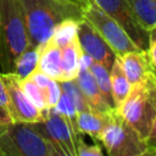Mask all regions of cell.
I'll return each mask as SVG.
<instances>
[{"instance_id":"f1b7e54d","label":"cell","mask_w":156,"mask_h":156,"mask_svg":"<svg viewBox=\"0 0 156 156\" xmlns=\"http://www.w3.org/2000/svg\"><path fill=\"white\" fill-rule=\"evenodd\" d=\"M9 126H10V124H9ZM6 128H7V126H2V124H0V134H1Z\"/></svg>"},{"instance_id":"f546056e","label":"cell","mask_w":156,"mask_h":156,"mask_svg":"<svg viewBox=\"0 0 156 156\" xmlns=\"http://www.w3.org/2000/svg\"><path fill=\"white\" fill-rule=\"evenodd\" d=\"M77 1H78V2L80 4V5H83V4H85V2L88 1V0H77Z\"/></svg>"},{"instance_id":"484cf974","label":"cell","mask_w":156,"mask_h":156,"mask_svg":"<svg viewBox=\"0 0 156 156\" xmlns=\"http://www.w3.org/2000/svg\"><path fill=\"white\" fill-rule=\"evenodd\" d=\"M145 140H146L147 147L156 149V117L154 118V121L151 123V127L149 129V133H147Z\"/></svg>"},{"instance_id":"277c9868","label":"cell","mask_w":156,"mask_h":156,"mask_svg":"<svg viewBox=\"0 0 156 156\" xmlns=\"http://www.w3.org/2000/svg\"><path fill=\"white\" fill-rule=\"evenodd\" d=\"M99 143L105 147L107 156H138L147 150L145 138L122 118L116 110L110 112Z\"/></svg>"},{"instance_id":"603a6c76","label":"cell","mask_w":156,"mask_h":156,"mask_svg":"<svg viewBox=\"0 0 156 156\" xmlns=\"http://www.w3.org/2000/svg\"><path fill=\"white\" fill-rule=\"evenodd\" d=\"M11 117L7 110V100H6V94L5 89L1 82V72H0V124L2 126H9L11 124Z\"/></svg>"},{"instance_id":"7402d4cb","label":"cell","mask_w":156,"mask_h":156,"mask_svg":"<svg viewBox=\"0 0 156 156\" xmlns=\"http://www.w3.org/2000/svg\"><path fill=\"white\" fill-rule=\"evenodd\" d=\"M44 91V99H45V110L55 107L57 104L60 96H61V85L58 80L55 79H49V82L41 87Z\"/></svg>"},{"instance_id":"5bb4252c","label":"cell","mask_w":156,"mask_h":156,"mask_svg":"<svg viewBox=\"0 0 156 156\" xmlns=\"http://www.w3.org/2000/svg\"><path fill=\"white\" fill-rule=\"evenodd\" d=\"M37 71L44 73L51 79H61V48L49 39L44 45L38 48Z\"/></svg>"},{"instance_id":"7a4b0ae2","label":"cell","mask_w":156,"mask_h":156,"mask_svg":"<svg viewBox=\"0 0 156 156\" xmlns=\"http://www.w3.org/2000/svg\"><path fill=\"white\" fill-rule=\"evenodd\" d=\"M29 46L18 0H0V72L13 71L16 60Z\"/></svg>"},{"instance_id":"9a60e30c","label":"cell","mask_w":156,"mask_h":156,"mask_svg":"<svg viewBox=\"0 0 156 156\" xmlns=\"http://www.w3.org/2000/svg\"><path fill=\"white\" fill-rule=\"evenodd\" d=\"M83 58V51L80 49L78 38L76 37L68 44L61 48V79L63 80H73L80 68Z\"/></svg>"},{"instance_id":"d6986e66","label":"cell","mask_w":156,"mask_h":156,"mask_svg":"<svg viewBox=\"0 0 156 156\" xmlns=\"http://www.w3.org/2000/svg\"><path fill=\"white\" fill-rule=\"evenodd\" d=\"M37 65H38V48L28 46L16 60L12 73H15L21 79L26 78L33 71L37 69Z\"/></svg>"},{"instance_id":"7c38bea8","label":"cell","mask_w":156,"mask_h":156,"mask_svg":"<svg viewBox=\"0 0 156 156\" xmlns=\"http://www.w3.org/2000/svg\"><path fill=\"white\" fill-rule=\"evenodd\" d=\"M121 67L132 85L140 82L150 71H155L144 50L129 51L119 56Z\"/></svg>"},{"instance_id":"83f0119b","label":"cell","mask_w":156,"mask_h":156,"mask_svg":"<svg viewBox=\"0 0 156 156\" xmlns=\"http://www.w3.org/2000/svg\"><path fill=\"white\" fill-rule=\"evenodd\" d=\"M138 156H156V149L147 147L146 151H144L143 154H140V155H138Z\"/></svg>"},{"instance_id":"ac0fdd59","label":"cell","mask_w":156,"mask_h":156,"mask_svg":"<svg viewBox=\"0 0 156 156\" xmlns=\"http://www.w3.org/2000/svg\"><path fill=\"white\" fill-rule=\"evenodd\" d=\"M88 68H89L90 73L93 74L105 102L107 104V106L110 108L115 110V105H113V100H112V93H111L110 69L106 68L105 66H102L101 63L93 61L90 58L88 60Z\"/></svg>"},{"instance_id":"3957f363","label":"cell","mask_w":156,"mask_h":156,"mask_svg":"<svg viewBox=\"0 0 156 156\" xmlns=\"http://www.w3.org/2000/svg\"><path fill=\"white\" fill-rule=\"evenodd\" d=\"M116 111L143 138H146L156 117V71H150L140 82L132 85Z\"/></svg>"},{"instance_id":"52a82bcc","label":"cell","mask_w":156,"mask_h":156,"mask_svg":"<svg viewBox=\"0 0 156 156\" xmlns=\"http://www.w3.org/2000/svg\"><path fill=\"white\" fill-rule=\"evenodd\" d=\"M82 6L83 18L87 20L102 39L113 50L116 56H122L129 51L140 50L129 38L126 30L108 15H106L93 0H88Z\"/></svg>"},{"instance_id":"cb8c5ba5","label":"cell","mask_w":156,"mask_h":156,"mask_svg":"<svg viewBox=\"0 0 156 156\" xmlns=\"http://www.w3.org/2000/svg\"><path fill=\"white\" fill-rule=\"evenodd\" d=\"M149 38H147V49L146 54L149 57V61L152 66V68L156 71V26L151 27L147 30Z\"/></svg>"},{"instance_id":"ba28073f","label":"cell","mask_w":156,"mask_h":156,"mask_svg":"<svg viewBox=\"0 0 156 156\" xmlns=\"http://www.w3.org/2000/svg\"><path fill=\"white\" fill-rule=\"evenodd\" d=\"M20 77L15 73H1V82L5 89L7 110L12 123H35L43 119V111L27 98L20 84Z\"/></svg>"},{"instance_id":"4fadbf2b","label":"cell","mask_w":156,"mask_h":156,"mask_svg":"<svg viewBox=\"0 0 156 156\" xmlns=\"http://www.w3.org/2000/svg\"><path fill=\"white\" fill-rule=\"evenodd\" d=\"M110 112L111 111L108 112L98 111L91 107L77 112L76 123H77L78 130L83 135L90 136L95 143H99L101 133L107 123Z\"/></svg>"},{"instance_id":"e0dca14e","label":"cell","mask_w":156,"mask_h":156,"mask_svg":"<svg viewBox=\"0 0 156 156\" xmlns=\"http://www.w3.org/2000/svg\"><path fill=\"white\" fill-rule=\"evenodd\" d=\"M128 4L144 29L156 26V0H128Z\"/></svg>"},{"instance_id":"5b68a950","label":"cell","mask_w":156,"mask_h":156,"mask_svg":"<svg viewBox=\"0 0 156 156\" xmlns=\"http://www.w3.org/2000/svg\"><path fill=\"white\" fill-rule=\"evenodd\" d=\"M0 156H51L49 143L30 123H11L0 134Z\"/></svg>"},{"instance_id":"ffe728a7","label":"cell","mask_w":156,"mask_h":156,"mask_svg":"<svg viewBox=\"0 0 156 156\" xmlns=\"http://www.w3.org/2000/svg\"><path fill=\"white\" fill-rule=\"evenodd\" d=\"M78 22L76 20H65L62 21L55 29L51 35V40L62 48L63 45L68 44L71 40H73L77 37V29H78Z\"/></svg>"},{"instance_id":"4dcf8cb0","label":"cell","mask_w":156,"mask_h":156,"mask_svg":"<svg viewBox=\"0 0 156 156\" xmlns=\"http://www.w3.org/2000/svg\"><path fill=\"white\" fill-rule=\"evenodd\" d=\"M74 1H77V0H74ZM77 2H78V1H77Z\"/></svg>"},{"instance_id":"d4e9b609","label":"cell","mask_w":156,"mask_h":156,"mask_svg":"<svg viewBox=\"0 0 156 156\" xmlns=\"http://www.w3.org/2000/svg\"><path fill=\"white\" fill-rule=\"evenodd\" d=\"M78 156H105L101 149L100 143H95V144H87L85 140H83L79 145V150H78Z\"/></svg>"},{"instance_id":"30bf717a","label":"cell","mask_w":156,"mask_h":156,"mask_svg":"<svg viewBox=\"0 0 156 156\" xmlns=\"http://www.w3.org/2000/svg\"><path fill=\"white\" fill-rule=\"evenodd\" d=\"M77 38L84 55L90 60L101 63L106 68H111L116 58V54L95 30V28L84 18L78 22Z\"/></svg>"},{"instance_id":"4316f807","label":"cell","mask_w":156,"mask_h":156,"mask_svg":"<svg viewBox=\"0 0 156 156\" xmlns=\"http://www.w3.org/2000/svg\"><path fill=\"white\" fill-rule=\"evenodd\" d=\"M49 145H50V152H51V156H69V155H67L66 152H63L62 150H60L57 146L51 145V144H49Z\"/></svg>"},{"instance_id":"44dd1931","label":"cell","mask_w":156,"mask_h":156,"mask_svg":"<svg viewBox=\"0 0 156 156\" xmlns=\"http://www.w3.org/2000/svg\"><path fill=\"white\" fill-rule=\"evenodd\" d=\"M20 84L27 98L35 105V107H38L40 111L45 110V99H44L43 88L39 87L29 76L20 79Z\"/></svg>"},{"instance_id":"8fae6325","label":"cell","mask_w":156,"mask_h":156,"mask_svg":"<svg viewBox=\"0 0 156 156\" xmlns=\"http://www.w3.org/2000/svg\"><path fill=\"white\" fill-rule=\"evenodd\" d=\"M88 60H89V57L83 54L80 68H79V72H78L77 77L74 78V80H76L79 90L82 91L84 99L87 100V102L89 104V106L91 108H95V110L102 111V112L113 111L105 102L94 77H93V74L90 73V71L88 68Z\"/></svg>"},{"instance_id":"8992f818","label":"cell","mask_w":156,"mask_h":156,"mask_svg":"<svg viewBox=\"0 0 156 156\" xmlns=\"http://www.w3.org/2000/svg\"><path fill=\"white\" fill-rule=\"evenodd\" d=\"M30 126L49 144L57 146L69 156H78L79 145L84 140V135L76 130L54 107L43 110V119L30 123Z\"/></svg>"},{"instance_id":"6da1fadb","label":"cell","mask_w":156,"mask_h":156,"mask_svg":"<svg viewBox=\"0 0 156 156\" xmlns=\"http://www.w3.org/2000/svg\"><path fill=\"white\" fill-rule=\"evenodd\" d=\"M28 33L29 46L40 48L65 20H83L82 6L74 0H18Z\"/></svg>"},{"instance_id":"9c48e42d","label":"cell","mask_w":156,"mask_h":156,"mask_svg":"<svg viewBox=\"0 0 156 156\" xmlns=\"http://www.w3.org/2000/svg\"><path fill=\"white\" fill-rule=\"evenodd\" d=\"M106 15L113 18L140 50L147 49V30L136 21L128 0H93Z\"/></svg>"},{"instance_id":"2e32d148","label":"cell","mask_w":156,"mask_h":156,"mask_svg":"<svg viewBox=\"0 0 156 156\" xmlns=\"http://www.w3.org/2000/svg\"><path fill=\"white\" fill-rule=\"evenodd\" d=\"M110 82H111V93H112V100L115 105V110L122 104V101L128 95L132 84L127 79L119 62V57L116 56L111 68H110Z\"/></svg>"}]
</instances>
